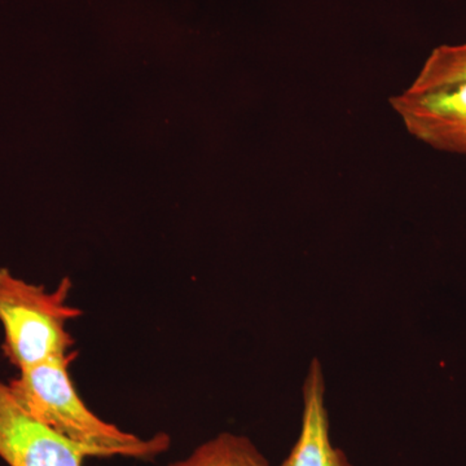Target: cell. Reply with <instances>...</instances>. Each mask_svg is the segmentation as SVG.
I'll return each instance as SVG.
<instances>
[{
    "mask_svg": "<svg viewBox=\"0 0 466 466\" xmlns=\"http://www.w3.org/2000/svg\"><path fill=\"white\" fill-rule=\"evenodd\" d=\"M453 84H466V43L434 48L410 86L429 88Z\"/></svg>",
    "mask_w": 466,
    "mask_h": 466,
    "instance_id": "52a82bcc",
    "label": "cell"
},
{
    "mask_svg": "<svg viewBox=\"0 0 466 466\" xmlns=\"http://www.w3.org/2000/svg\"><path fill=\"white\" fill-rule=\"evenodd\" d=\"M76 357V352L70 351L20 370L8 386L21 408L67 440L96 451L100 458L150 459L167 451L170 444L167 434L143 440L88 410L70 380L69 366Z\"/></svg>",
    "mask_w": 466,
    "mask_h": 466,
    "instance_id": "6da1fadb",
    "label": "cell"
},
{
    "mask_svg": "<svg viewBox=\"0 0 466 466\" xmlns=\"http://www.w3.org/2000/svg\"><path fill=\"white\" fill-rule=\"evenodd\" d=\"M302 392L299 437L280 466H354L330 440L323 367L318 359L309 364Z\"/></svg>",
    "mask_w": 466,
    "mask_h": 466,
    "instance_id": "5b68a950",
    "label": "cell"
},
{
    "mask_svg": "<svg viewBox=\"0 0 466 466\" xmlns=\"http://www.w3.org/2000/svg\"><path fill=\"white\" fill-rule=\"evenodd\" d=\"M0 458L9 466H84L100 455L34 419L0 381Z\"/></svg>",
    "mask_w": 466,
    "mask_h": 466,
    "instance_id": "277c9868",
    "label": "cell"
},
{
    "mask_svg": "<svg viewBox=\"0 0 466 466\" xmlns=\"http://www.w3.org/2000/svg\"><path fill=\"white\" fill-rule=\"evenodd\" d=\"M70 288L72 283L64 279L56 289L47 291L0 269L3 351L18 370L69 354L75 339L66 324L82 315L81 309L66 305Z\"/></svg>",
    "mask_w": 466,
    "mask_h": 466,
    "instance_id": "7a4b0ae2",
    "label": "cell"
},
{
    "mask_svg": "<svg viewBox=\"0 0 466 466\" xmlns=\"http://www.w3.org/2000/svg\"><path fill=\"white\" fill-rule=\"evenodd\" d=\"M168 466H271L249 438L222 433Z\"/></svg>",
    "mask_w": 466,
    "mask_h": 466,
    "instance_id": "8992f818",
    "label": "cell"
},
{
    "mask_svg": "<svg viewBox=\"0 0 466 466\" xmlns=\"http://www.w3.org/2000/svg\"><path fill=\"white\" fill-rule=\"evenodd\" d=\"M408 133L440 152L466 156V84L406 90L390 99Z\"/></svg>",
    "mask_w": 466,
    "mask_h": 466,
    "instance_id": "3957f363",
    "label": "cell"
}]
</instances>
